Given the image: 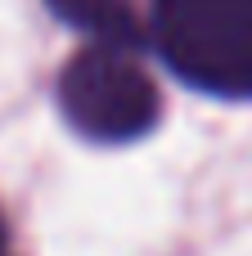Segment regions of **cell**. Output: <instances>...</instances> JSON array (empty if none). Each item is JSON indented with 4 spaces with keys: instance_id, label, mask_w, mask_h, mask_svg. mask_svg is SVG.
I'll return each mask as SVG.
<instances>
[{
    "instance_id": "obj_2",
    "label": "cell",
    "mask_w": 252,
    "mask_h": 256,
    "mask_svg": "<svg viewBox=\"0 0 252 256\" xmlns=\"http://www.w3.org/2000/svg\"><path fill=\"white\" fill-rule=\"evenodd\" d=\"M59 108L77 135L95 144H126L153 130L158 86L135 63V50L86 45L59 76Z\"/></svg>"
},
{
    "instance_id": "obj_4",
    "label": "cell",
    "mask_w": 252,
    "mask_h": 256,
    "mask_svg": "<svg viewBox=\"0 0 252 256\" xmlns=\"http://www.w3.org/2000/svg\"><path fill=\"white\" fill-rule=\"evenodd\" d=\"M0 248H5V225H0Z\"/></svg>"
},
{
    "instance_id": "obj_3",
    "label": "cell",
    "mask_w": 252,
    "mask_h": 256,
    "mask_svg": "<svg viewBox=\"0 0 252 256\" xmlns=\"http://www.w3.org/2000/svg\"><path fill=\"white\" fill-rule=\"evenodd\" d=\"M45 4L68 27L95 36V45H117V50L144 45V22L135 18L131 0H45Z\"/></svg>"
},
{
    "instance_id": "obj_1",
    "label": "cell",
    "mask_w": 252,
    "mask_h": 256,
    "mask_svg": "<svg viewBox=\"0 0 252 256\" xmlns=\"http://www.w3.org/2000/svg\"><path fill=\"white\" fill-rule=\"evenodd\" d=\"M153 40L194 90L252 99V0H153Z\"/></svg>"
}]
</instances>
